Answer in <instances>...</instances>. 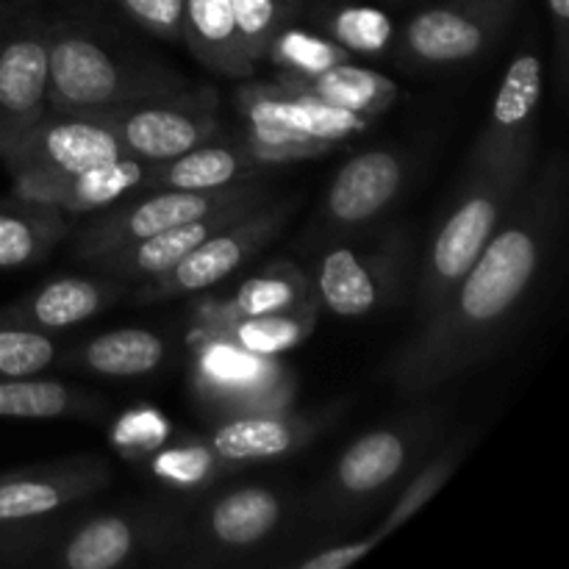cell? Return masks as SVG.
<instances>
[{"label": "cell", "instance_id": "cell-24", "mask_svg": "<svg viewBox=\"0 0 569 569\" xmlns=\"http://www.w3.org/2000/svg\"><path fill=\"white\" fill-rule=\"evenodd\" d=\"M109 403L92 389L50 378H0V420L100 422Z\"/></svg>", "mask_w": 569, "mask_h": 569}, {"label": "cell", "instance_id": "cell-23", "mask_svg": "<svg viewBox=\"0 0 569 569\" xmlns=\"http://www.w3.org/2000/svg\"><path fill=\"white\" fill-rule=\"evenodd\" d=\"M264 170H270V164L250 148L248 139H226L217 133L187 153L150 164L142 189H220L259 178Z\"/></svg>", "mask_w": 569, "mask_h": 569}, {"label": "cell", "instance_id": "cell-39", "mask_svg": "<svg viewBox=\"0 0 569 569\" xmlns=\"http://www.w3.org/2000/svg\"><path fill=\"white\" fill-rule=\"evenodd\" d=\"M383 539L378 537L376 531L367 533V537L353 539V542H337L326 545V548H317L311 556H303V559H295V569H345L359 565L361 559L372 553V550L381 545Z\"/></svg>", "mask_w": 569, "mask_h": 569}, {"label": "cell", "instance_id": "cell-3", "mask_svg": "<svg viewBox=\"0 0 569 569\" xmlns=\"http://www.w3.org/2000/svg\"><path fill=\"white\" fill-rule=\"evenodd\" d=\"M189 87L170 67L131 53L78 22L48 26V111L106 117L120 106Z\"/></svg>", "mask_w": 569, "mask_h": 569}, {"label": "cell", "instance_id": "cell-16", "mask_svg": "<svg viewBox=\"0 0 569 569\" xmlns=\"http://www.w3.org/2000/svg\"><path fill=\"white\" fill-rule=\"evenodd\" d=\"M120 139L103 117L44 114L3 159L14 178H61L122 159Z\"/></svg>", "mask_w": 569, "mask_h": 569}, {"label": "cell", "instance_id": "cell-17", "mask_svg": "<svg viewBox=\"0 0 569 569\" xmlns=\"http://www.w3.org/2000/svg\"><path fill=\"white\" fill-rule=\"evenodd\" d=\"M48 114V22L0 28V161Z\"/></svg>", "mask_w": 569, "mask_h": 569}, {"label": "cell", "instance_id": "cell-21", "mask_svg": "<svg viewBox=\"0 0 569 569\" xmlns=\"http://www.w3.org/2000/svg\"><path fill=\"white\" fill-rule=\"evenodd\" d=\"M126 295V281L100 272L92 276H61L31 289L14 303L0 309V326L26 331H64L81 326L89 317L109 309Z\"/></svg>", "mask_w": 569, "mask_h": 569}, {"label": "cell", "instance_id": "cell-8", "mask_svg": "<svg viewBox=\"0 0 569 569\" xmlns=\"http://www.w3.org/2000/svg\"><path fill=\"white\" fill-rule=\"evenodd\" d=\"M415 242L403 226L339 242L320 256L315 270L317 303L339 317H367L392 309L409 292Z\"/></svg>", "mask_w": 569, "mask_h": 569}, {"label": "cell", "instance_id": "cell-32", "mask_svg": "<svg viewBox=\"0 0 569 569\" xmlns=\"http://www.w3.org/2000/svg\"><path fill=\"white\" fill-rule=\"evenodd\" d=\"M272 64L281 67V72H295V76H315V72L328 70L333 64H345L353 61V53L333 42L331 37H320L306 28H295L292 22L283 26L281 31L272 37L270 48H267V59Z\"/></svg>", "mask_w": 569, "mask_h": 569}, {"label": "cell", "instance_id": "cell-15", "mask_svg": "<svg viewBox=\"0 0 569 569\" xmlns=\"http://www.w3.org/2000/svg\"><path fill=\"white\" fill-rule=\"evenodd\" d=\"M194 389L214 415L233 417L289 406L298 392V376L276 356L244 353L214 339L200 353Z\"/></svg>", "mask_w": 569, "mask_h": 569}, {"label": "cell", "instance_id": "cell-13", "mask_svg": "<svg viewBox=\"0 0 569 569\" xmlns=\"http://www.w3.org/2000/svg\"><path fill=\"white\" fill-rule=\"evenodd\" d=\"M409 181V161L395 148H370L350 156L322 194L311 237H353L381 220Z\"/></svg>", "mask_w": 569, "mask_h": 569}, {"label": "cell", "instance_id": "cell-26", "mask_svg": "<svg viewBox=\"0 0 569 569\" xmlns=\"http://www.w3.org/2000/svg\"><path fill=\"white\" fill-rule=\"evenodd\" d=\"M181 42L194 59L233 81H248L256 67L244 56L231 0H183Z\"/></svg>", "mask_w": 569, "mask_h": 569}, {"label": "cell", "instance_id": "cell-38", "mask_svg": "<svg viewBox=\"0 0 569 569\" xmlns=\"http://www.w3.org/2000/svg\"><path fill=\"white\" fill-rule=\"evenodd\" d=\"M117 6L153 37L181 42L183 0H117Z\"/></svg>", "mask_w": 569, "mask_h": 569}, {"label": "cell", "instance_id": "cell-25", "mask_svg": "<svg viewBox=\"0 0 569 569\" xmlns=\"http://www.w3.org/2000/svg\"><path fill=\"white\" fill-rule=\"evenodd\" d=\"M167 359V342L148 328H117L76 345L59 359L61 367L94 372L103 378H139L159 370Z\"/></svg>", "mask_w": 569, "mask_h": 569}, {"label": "cell", "instance_id": "cell-28", "mask_svg": "<svg viewBox=\"0 0 569 569\" xmlns=\"http://www.w3.org/2000/svg\"><path fill=\"white\" fill-rule=\"evenodd\" d=\"M278 83L292 89H306V92L317 94L326 103L339 106V109L356 111V114L376 120L383 111H389L398 100L400 89L392 78L383 72L367 70V67L345 61V64H333L328 70L315 72V76H295V72H281L276 78Z\"/></svg>", "mask_w": 569, "mask_h": 569}, {"label": "cell", "instance_id": "cell-7", "mask_svg": "<svg viewBox=\"0 0 569 569\" xmlns=\"http://www.w3.org/2000/svg\"><path fill=\"white\" fill-rule=\"evenodd\" d=\"M183 515L167 503H131L61 528L39 565L59 569H120L170 561Z\"/></svg>", "mask_w": 569, "mask_h": 569}, {"label": "cell", "instance_id": "cell-20", "mask_svg": "<svg viewBox=\"0 0 569 569\" xmlns=\"http://www.w3.org/2000/svg\"><path fill=\"white\" fill-rule=\"evenodd\" d=\"M542 87V59L533 44H526L517 50L500 81L487 126L470 150V161H498L515 150L537 144Z\"/></svg>", "mask_w": 569, "mask_h": 569}, {"label": "cell", "instance_id": "cell-27", "mask_svg": "<svg viewBox=\"0 0 569 569\" xmlns=\"http://www.w3.org/2000/svg\"><path fill=\"white\" fill-rule=\"evenodd\" d=\"M320 309L315 287L309 278L292 264V261H276L261 272L250 276L233 298H228L220 309L211 315V326L233 320H250V317L295 315V311Z\"/></svg>", "mask_w": 569, "mask_h": 569}, {"label": "cell", "instance_id": "cell-5", "mask_svg": "<svg viewBox=\"0 0 569 569\" xmlns=\"http://www.w3.org/2000/svg\"><path fill=\"white\" fill-rule=\"evenodd\" d=\"M237 106L248 122L244 139L270 167L331 153L337 144L365 133L372 122L278 81L242 83L237 89Z\"/></svg>", "mask_w": 569, "mask_h": 569}, {"label": "cell", "instance_id": "cell-14", "mask_svg": "<svg viewBox=\"0 0 569 569\" xmlns=\"http://www.w3.org/2000/svg\"><path fill=\"white\" fill-rule=\"evenodd\" d=\"M342 411L345 403L339 400V403L303 411L283 406V409L220 417L217 426L203 437V445L226 472L233 467L259 465V461L289 459L317 442L322 431H328L342 417Z\"/></svg>", "mask_w": 569, "mask_h": 569}, {"label": "cell", "instance_id": "cell-34", "mask_svg": "<svg viewBox=\"0 0 569 569\" xmlns=\"http://www.w3.org/2000/svg\"><path fill=\"white\" fill-rule=\"evenodd\" d=\"M328 33L333 42L348 48L350 53L378 56L392 44L395 26L381 9L370 6H345L328 17Z\"/></svg>", "mask_w": 569, "mask_h": 569}, {"label": "cell", "instance_id": "cell-6", "mask_svg": "<svg viewBox=\"0 0 569 569\" xmlns=\"http://www.w3.org/2000/svg\"><path fill=\"white\" fill-rule=\"evenodd\" d=\"M298 506L276 483L228 489L206 503L192 522H183L170 561L183 567L242 565L287 531Z\"/></svg>", "mask_w": 569, "mask_h": 569}, {"label": "cell", "instance_id": "cell-11", "mask_svg": "<svg viewBox=\"0 0 569 569\" xmlns=\"http://www.w3.org/2000/svg\"><path fill=\"white\" fill-rule=\"evenodd\" d=\"M120 139L126 156L148 164L181 156L220 133L217 94L211 87H183L176 92L133 100L103 117Z\"/></svg>", "mask_w": 569, "mask_h": 569}, {"label": "cell", "instance_id": "cell-29", "mask_svg": "<svg viewBox=\"0 0 569 569\" xmlns=\"http://www.w3.org/2000/svg\"><path fill=\"white\" fill-rule=\"evenodd\" d=\"M67 237L70 222L64 211L17 198L0 203V270L39 264Z\"/></svg>", "mask_w": 569, "mask_h": 569}, {"label": "cell", "instance_id": "cell-12", "mask_svg": "<svg viewBox=\"0 0 569 569\" xmlns=\"http://www.w3.org/2000/svg\"><path fill=\"white\" fill-rule=\"evenodd\" d=\"M517 11L520 0H442L406 20L398 53L409 67L465 64L503 37Z\"/></svg>", "mask_w": 569, "mask_h": 569}, {"label": "cell", "instance_id": "cell-2", "mask_svg": "<svg viewBox=\"0 0 569 569\" xmlns=\"http://www.w3.org/2000/svg\"><path fill=\"white\" fill-rule=\"evenodd\" d=\"M450 426L445 403H422L372 428L339 453L303 503V517L322 537H339L395 500L411 472L433 453Z\"/></svg>", "mask_w": 569, "mask_h": 569}, {"label": "cell", "instance_id": "cell-18", "mask_svg": "<svg viewBox=\"0 0 569 569\" xmlns=\"http://www.w3.org/2000/svg\"><path fill=\"white\" fill-rule=\"evenodd\" d=\"M111 465L100 453L0 472V520H42L70 509L111 483Z\"/></svg>", "mask_w": 569, "mask_h": 569}, {"label": "cell", "instance_id": "cell-37", "mask_svg": "<svg viewBox=\"0 0 569 569\" xmlns=\"http://www.w3.org/2000/svg\"><path fill=\"white\" fill-rule=\"evenodd\" d=\"M153 472L164 478L167 483H172V487L194 489L203 487V483H211L226 470H222L220 461L211 456V450L206 448L203 439H200V442L194 445L189 442L181 445V448L164 450V453L156 456Z\"/></svg>", "mask_w": 569, "mask_h": 569}, {"label": "cell", "instance_id": "cell-1", "mask_svg": "<svg viewBox=\"0 0 569 569\" xmlns=\"http://www.w3.org/2000/svg\"><path fill=\"white\" fill-rule=\"evenodd\" d=\"M567 220V164L556 153L420 331L383 367L403 398H426L503 348L542 281Z\"/></svg>", "mask_w": 569, "mask_h": 569}, {"label": "cell", "instance_id": "cell-22", "mask_svg": "<svg viewBox=\"0 0 569 569\" xmlns=\"http://www.w3.org/2000/svg\"><path fill=\"white\" fill-rule=\"evenodd\" d=\"M148 167V161L122 156V159L94 167V170L61 178H14L11 183H14L17 200L53 206L64 214H94V211L109 209L142 189Z\"/></svg>", "mask_w": 569, "mask_h": 569}, {"label": "cell", "instance_id": "cell-33", "mask_svg": "<svg viewBox=\"0 0 569 569\" xmlns=\"http://www.w3.org/2000/svg\"><path fill=\"white\" fill-rule=\"evenodd\" d=\"M233 20L250 64L267 59L272 37L295 17V0H231Z\"/></svg>", "mask_w": 569, "mask_h": 569}, {"label": "cell", "instance_id": "cell-19", "mask_svg": "<svg viewBox=\"0 0 569 569\" xmlns=\"http://www.w3.org/2000/svg\"><path fill=\"white\" fill-rule=\"evenodd\" d=\"M272 198V187L259 189V192L248 194V198H239L233 203L220 206V209L209 211V214L198 217V220L181 222L176 228H167V231L156 233V237L139 239V242L126 244V248H117L111 253L98 256L89 264L98 272H106L111 278H120V281H144V278H153L159 272L170 270L176 261H181L189 250H194L198 244H203L206 239L220 233L222 228H228L231 222H237L239 217L250 214L253 209H259L261 203Z\"/></svg>", "mask_w": 569, "mask_h": 569}, {"label": "cell", "instance_id": "cell-30", "mask_svg": "<svg viewBox=\"0 0 569 569\" xmlns=\"http://www.w3.org/2000/svg\"><path fill=\"white\" fill-rule=\"evenodd\" d=\"M317 326V309L295 311V315H272V317H250V320L220 322L209 326L211 337L233 345L253 356H278L283 350H292L309 339Z\"/></svg>", "mask_w": 569, "mask_h": 569}, {"label": "cell", "instance_id": "cell-4", "mask_svg": "<svg viewBox=\"0 0 569 569\" xmlns=\"http://www.w3.org/2000/svg\"><path fill=\"white\" fill-rule=\"evenodd\" d=\"M537 144L515 150L498 161H470L459 194L433 231L415 289L417 320H428L450 289L470 270L511 203L531 178Z\"/></svg>", "mask_w": 569, "mask_h": 569}, {"label": "cell", "instance_id": "cell-36", "mask_svg": "<svg viewBox=\"0 0 569 569\" xmlns=\"http://www.w3.org/2000/svg\"><path fill=\"white\" fill-rule=\"evenodd\" d=\"M64 528L61 520H0V567H26L39 565L48 545L59 537Z\"/></svg>", "mask_w": 569, "mask_h": 569}, {"label": "cell", "instance_id": "cell-42", "mask_svg": "<svg viewBox=\"0 0 569 569\" xmlns=\"http://www.w3.org/2000/svg\"><path fill=\"white\" fill-rule=\"evenodd\" d=\"M22 0H0V28L11 26L17 20V11H20Z\"/></svg>", "mask_w": 569, "mask_h": 569}, {"label": "cell", "instance_id": "cell-41", "mask_svg": "<svg viewBox=\"0 0 569 569\" xmlns=\"http://www.w3.org/2000/svg\"><path fill=\"white\" fill-rule=\"evenodd\" d=\"M550 20L556 31V67H559V87L565 92L567 87V59H569V0H548Z\"/></svg>", "mask_w": 569, "mask_h": 569}, {"label": "cell", "instance_id": "cell-31", "mask_svg": "<svg viewBox=\"0 0 569 569\" xmlns=\"http://www.w3.org/2000/svg\"><path fill=\"white\" fill-rule=\"evenodd\" d=\"M467 453V439H453V442L445 445L442 450L428 456L415 472H411L409 481L400 487V492L395 495L392 500V509L389 515L378 522L376 533L381 539L392 537L400 526L411 520L415 515H420L426 509V503H431L437 498V492H442L445 483L453 478V472L459 470L461 459Z\"/></svg>", "mask_w": 569, "mask_h": 569}, {"label": "cell", "instance_id": "cell-35", "mask_svg": "<svg viewBox=\"0 0 569 569\" xmlns=\"http://www.w3.org/2000/svg\"><path fill=\"white\" fill-rule=\"evenodd\" d=\"M59 356L50 333L0 326V378H26L48 370Z\"/></svg>", "mask_w": 569, "mask_h": 569}, {"label": "cell", "instance_id": "cell-10", "mask_svg": "<svg viewBox=\"0 0 569 569\" xmlns=\"http://www.w3.org/2000/svg\"><path fill=\"white\" fill-rule=\"evenodd\" d=\"M264 187H270V183L250 178V181H239L220 189H156L153 194L128 200V203L120 200L109 209H100L87 226L78 228L76 237H72V256L89 264L98 256L126 248L139 239L156 237V233L181 226V222L198 220V217L239 198H248Z\"/></svg>", "mask_w": 569, "mask_h": 569}, {"label": "cell", "instance_id": "cell-40", "mask_svg": "<svg viewBox=\"0 0 569 569\" xmlns=\"http://www.w3.org/2000/svg\"><path fill=\"white\" fill-rule=\"evenodd\" d=\"M167 431L170 428H167V422L156 411H131V415H126L120 420L114 439L120 442L122 450H139V453H144V450L164 442Z\"/></svg>", "mask_w": 569, "mask_h": 569}, {"label": "cell", "instance_id": "cell-9", "mask_svg": "<svg viewBox=\"0 0 569 569\" xmlns=\"http://www.w3.org/2000/svg\"><path fill=\"white\" fill-rule=\"evenodd\" d=\"M298 203V194L283 200L270 198L267 203H261L259 209L239 217L237 222H231V226L222 228L220 233L206 239L203 244L189 250V253L183 256L181 261H176L170 270L159 272V276L153 278H144L142 287L133 292V300H137L139 306H153L217 287V283L226 281L231 272H237L239 267L248 264L259 250H264L267 244L283 231V226H287L289 217L295 214Z\"/></svg>", "mask_w": 569, "mask_h": 569}]
</instances>
